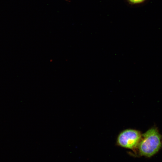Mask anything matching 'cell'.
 <instances>
[{"label":"cell","instance_id":"obj_1","mask_svg":"<svg viewBox=\"0 0 162 162\" xmlns=\"http://www.w3.org/2000/svg\"><path fill=\"white\" fill-rule=\"evenodd\" d=\"M162 136L158 130L152 128L142 135L137 146L141 156L150 157L156 153L162 146Z\"/></svg>","mask_w":162,"mask_h":162},{"label":"cell","instance_id":"obj_3","mask_svg":"<svg viewBox=\"0 0 162 162\" xmlns=\"http://www.w3.org/2000/svg\"><path fill=\"white\" fill-rule=\"evenodd\" d=\"M130 2L133 4H138L144 2L145 0H128Z\"/></svg>","mask_w":162,"mask_h":162},{"label":"cell","instance_id":"obj_4","mask_svg":"<svg viewBox=\"0 0 162 162\" xmlns=\"http://www.w3.org/2000/svg\"><path fill=\"white\" fill-rule=\"evenodd\" d=\"M65 0L66 1H68V0Z\"/></svg>","mask_w":162,"mask_h":162},{"label":"cell","instance_id":"obj_2","mask_svg":"<svg viewBox=\"0 0 162 162\" xmlns=\"http://www.w3.org/2000/svg\"><path fill=\"white\" fill-rule=\"evenodd\" d=\"M142 134L137 130L127 129L123 130L118 135L116 144L119 146L130 149L137 147L141 139Z\"/></svg>","mask_w":162,"mask_h":162}]
</instances>
